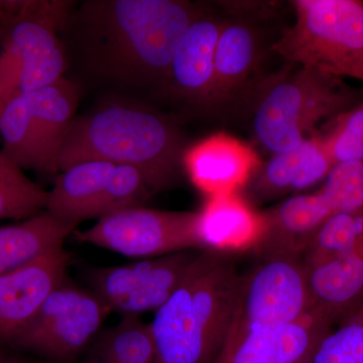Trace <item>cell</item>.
I'll return each instance as SVG.
<instances>
[{"instance_id":"1","label":"cell","mask_w":363,"mask_h":363,"mask_svg":"<svg viewBox=\"0 0 363 363\" xmlns=\"http://www.w3.org/2000/svg\"><path fill=\"white\" fill-rule=\"evenodd\" d=\"M199 11L180 0H88L61 30L67 61L123 92L162 90L184 33Z\"/></svg>"},{"instance_id":"2","label":"cell","mask_w":363,"mask_h":363,"mask_svg":"<svg viewBox=\"0 0 363 363\" xmlns=\"http://www.w3.org/2000/svg\"><path fill=\"white\" fill-rule=\"evenodd\" d=\"M228 252L202 250L150 324L157 363H213L243 285Z\"/></svg>"},{"instance_id":"3","label":"cell","mask_w":363,"mask_h":363,"mask_svg":"<svg viewBox=\"0 0 363 363\" xmlns=\"http://www.w3.org/2000/svg\"><path fill=\"white\" fill-rule=\"evenodd\" d=\"M185 142L168 117L140 105L109 104L76 116L57 161L58 171L100 161L140 169L152 192L175 183Z\"/></svg>"},{"instance_id":"4","label":"cell","mask_w":363,"mask_h":363,"mask_svg":"<svg viewBox=\"0 0 363 363\" xmlns=\"http://www.w3.org/2000/svg\"><path fill=\"white\" fill-rule=\"evenodd\" d=\"M292 65L257 98L252 114L255 140L272 155L296 149L325 124L358 104L359 93L343 79Z\"/></svg>"},{"instance_id":"5","label":"cell","mask_w":363,"mask_h":363,"mask_svg":"<svg viewBox=\"0 0 363 363\" xmlns=\"http://www.w3.org/2000/svg\"><path fill=\"white\" fill-rule=\"evenodd\" d=\"M72 6L65 0L0 1V86L9 99L64 77L61 30Z\"/></svg>"},{"instance_id":"6","label":"cell","mask_w":363,"mask_h":363,"mask_svg":"<svg viewBox=\"0 0 363 363\" xmlns=\"http://www.w3.org/2000/svg\"><path fill=\"white\" fill-rule=\"evenodd\" d=\"M295 21L272 50L294 65L363 82V2L295 0Z\"/></svg>"},{"instance_id":"7","label":"cell","mask_w":363,"mask_h":363,"mask_svg":"<svg viewBox=\"0 0 363 363\" xmlns=\"http://www.w3.org/2000/svg\"><path fill=\"white\" fill-rule=\"evenodd\" d=\"M312 311L303 255L286 253L264 257L262 264L243 278L226 340L294 323Z\"/></svg>"},{"instance_id":"8","label":"cell","mask_w":363,"mask_h":363,"mask_svg":"<svg viewBox=\"0 0 363 363\" xmlns=\"http://www.w3.org/2000/svg\"><path fill=\"white\" fill-rule=\"evenodd\" d=\"M83 242L135 259H152L201 247L198 212L125 208L76 233Z\"/></svg>"},{"instance_id":"9","label":"cell","mask_w":363,"mask_h":363,"mask_svg":"<svg viewBox=\"0 0 363 363\" xmlns=\"http://www.w3.org/2000/svg\"><path fill=\"white\" fill-rule=\"evenodd\" d=\"M109 312L94 293L64 281L9 340L45 357L66 362L89 343Z\"/></svg>"},{"instance_id":"10","label":"cell","mask_w":363,"mask_h":363,"mask_svg":"<svg viewBox=\"0 0 363 363\" xmlns=\"http://www.w3.org/2000/svg\"><path fill=\"white\" fill-rule=\"evenodd\" d=\"M197 255L188 250L98 269L91 278L93 293L124 317L157 311L181 285Z\"/></svg>"},{"instance_id":"11","label":"cell","mask_w":363,"mask_h":363,"mask_svg":"<svg viewBox=\"0 0 363 363\" xmlns=\"http://www.w3.org/2000/svg\"><path fill=\"white\" fill-rule=\"evenodd\" d=\"M334 325L314 311L294 323L228 339L213 363H311Z\"/></svg>"},{"instance_id":"12","label":"cell","mask_w":363,"mask_h":363,"mask_svg":"<svg viewBox=\"0 0 363 363\" xmlns=\"http://www.w3.org/2000/svg\"><path fill=\"white\" fill-rule=\"evenodd\" d=\"M262 162L248 143L225 133L207 136L186 149L183 169L207 198L247 188Z\"/></svg>"},{"instance_id":"13","label":"cell","mask_w":363,"mask_h":363,"mask_svg":"<svg viewBox=\"0 0 363 363\" xmlns=\"http://www.w3.org/2000/svg\"><path fill=\"white\" fill-rule=\"evenodd\" d=\"M70 255L64 247L0 276V336L13 337L65 281Z\"/></svg>"},{"instance_id":"14","label":"cell","mask_w":363,"mask_h":363,"mask_svg":"<svg viewBox=\"0 0 363 363\" xmlns=\"http://www.w3.org/2000/svg\"><path fill=\"white\" fill-rule=\"evenodd\" d=\"M222 23L214 16L198 13L177 48L162 93L207 108L213 81L215 49Z\"/></svg>"},{"instance_id":"15","label":"cell","mask_w":363,"mask_h":363,"mask_svg":"<svg viewBox=\"0 0 363 363\" xmlns=\"http://www.w3.org/2000/svg\"><path fill=\"white\" fill-rule=\"evenodd\" d=\"M334 164L318 133L296 149L272 155L260 164L247 186L257 201H269L323 183Z\"/></svg>"},{"instance_id":"16","label":"cell","mask_w":363,"mask_h":363,"mask_svg":"<svg viewBox=\"0 0 363 363\" xmlns=\"http://www.w3.org/2000/svg\"><path fill=\"white\" fill-rule=\"evenodd\" d=\"M307 278L312 309L333 325L344 323L363 307V245L307 266Z\"/></svg>"},{"instance_id":"17","label":"cell","mask_w":363,"mask_h":363,"mask_svg":"<svg viewBox=\"0 0 363 363\" xmlns=\"http://www.w3.org/2000/svg\"><path fill=\"white\" fill-rule=\"evenodd\" d=\"M198 213L202 250L228 253L255 250L266 231L264 213L240 193L207 198Z\"/></svg>"},{"instance_id":"18","label":"cell","mask_w":363,"mask_h":363,"mask_svg":"<svg viewBox=\"0 0 363 363\" xmlns=\"http://www.w3.org/2000/svg\"><path fill=\"white\" fill-rule=\"evenodd\" d=\"M266 231L255 252L264 257L303 255L308 242L332 215L320 193L298 194L264 212Z\"/></svg>"},{"instance_id":"19","label":"cell","mask_w":363,"mask_h":363,"mask_svg":"<svg viewBox=\"0 0 363 363\" xmlns=\"http://www.w3.org/2000/svg\"><path fill=\"white\" fill-rule=\"evenodd\" d=\"M259 56V35L250 23L223 21L215 49L213 81L207 109H219L233 101L252 75Z\"/></svg>"},{"instance_id":"20","label":"cell","mask_w":363,"mask_h":363,"mask_svg":"<svg viewBox=\"0 0 363 363\" xmlns=\"http://www.w3.org/2000/svg\"><path fill=\"white\" fill-rule=\"evenodd\" d=\"M25 94L32 109L39 147L40 172L56 173L60 150L76 118L79 102L77 85L70 79L62 77Z\"/></svg>"},{"instance_id":"21","label":"cell","mask_w":363,"mask_h":363,"mask_svg":"<svg viewBox=\"0 0 363 363\" xmlns=\"http://www.w3.org/2000/svg\"><path fill=\"white\" fill-rule=\"evenodd\" d=\"M114 166L111 162L88 161L64 169L49 191L45 211L76 227L80 222L97 218L105 183Z\"/></svg>"},{"instance_id":"22","label":"cell","mask_w":363,"mask_h":363,"mask_svg":"<svg viewBox=\"0 0 363 363\" xmlns=\"http://www.w3.org/2000/svg\"><path fill=\"white\" fill-rule=\"evenodd\" d=\"M75 229L47 211L21 223L0 227V276L63 247Z\"/></svg>"},{"instance_id":"23","label":"cell","mask_w":363,"mask_h":363,"mask_svg":"<svg viewBox=\"0 0 363 363\" xmlns=\"http://www.w3.org/2000/svg\"><path fill=\"white\" fill-rule=\"evenodd\" d=\"M4 145L0 157L21 169L40 172V155L32 109L25 93L14 95L0 114Z\"/></svg>"},{"instance_id":"24","label":"cell","mask_w":363,"mask_h":363,"mask_svg":"<svg viewBox=\"0 0 363 363\" xmlns=\"http://www.w3.org/2000/svg\"><path fill=\"white\" fill-rule=\"evenodd\" d=\"M363 245V211L332 215L308 242L303 259L307 266L333 259Z\"/></svg>"},{"instance_id":"25","label":"cell","mask_w":363,"mask_h":363,"mask_svg":"<svg viewBox=\"0 0 363 363\" xmlns=\"http://www.w3.org/2000/svg\"><path fill=\"white\" fill-rule=\"evenodd\" d=\"M49 191L0 157V219L26 220L44 212Z\"/></svg>"},{"instance_id":"26","label":"cell","mask_w":363,"mask_h":363,"mask_svg":"<svg viewBox=\"0 0 363 363\" xmlns=\"http://www.w3.org/2000/svg\"><path fill=\"white\" fill-rule=\"evenodd\" d=\"M155 362L156 348L150 324H143L138 316H126L100 344L93 363Z\"/></svg>"},{"instance_id":"27","label":"cell","mask_w":363,"mask_h":363,"mask_svg":"<svg viewBox=\"0 0 363 363\" xmlns=\"http://www.w3.org/2000/svg\"><path fill=\"white\" fill-rule=\"evenodd\" d=\"M321 138L334 166L363 162V101L324 124Z\"/></svg>"},{"instance_id":"28","label":"cell","mask_w":363,"mask_h":363,"mask_svg":"<svg viewBox=\"0 0 363 363\" xmlns=\"http://www.w3.org/2000/svg\"><path fill=\"white\" fill-rule=\"evenodd\" d=\"M318 192L331 215L363 211V162L335 164Z\"/></svg>"},{"instance_id":"29","label":"cell","mask_w":363,"mask_h":363,"mask_svg":"<svg viewBox=\"0 0 363 363\" xmlns=\"http://www.w3.org/2000/svg\"><path fill=\"white\" fill-rule=\"evenodd\" d=\"M152 194L140 169L128 164H116L105 183L97 218L125 208L140 206Z\"/></svg>"},{"instance_id":"30","label":"cell","mask_w":363,"mask_h":363,"mask_svg":"<svg viewBox=\"0 0 363 363\" xmlns=\"http://www.w3.org/2000/svg\"><path fill=\"white\" fill-rule=\"evenodd\" d=\"M311 363H363V307L322 339Z\"/></svg>"},{"instance_id":"31","label":"cell","mask_w":363,"mask_h":363,"mask_svg":"<svg viewBox=\"0 0 363 363\" xmlns=\"http://www.w3.org/2000/svg\"><path fill=\"white\" fill-rule=\"evenodd\" d=\"M9 102V98L6 97V93L2 90L1 86H0V114L4 111V106Z\"/></svg>"},{"instance_id":"32","label":"cell","mask_w":363,"mask_h":363,"mask_svg":"<svg viewBox=\"0 0 363 363\" xmlns=\"http://www.w3.org/2000/svg\"><path fill=\"white\" fill-rule=\"evenodd\" d=\"M0 363H16V362H11V360H7V359H6V358H4V357H1V355H0Z\"/></svg>"},{"instance_id":"33","label":"cell","mask_w":363,"mask_h":363,"mask_svg":"<svg viewBox=\"0 0 363 363\" xmlns=\"http://www.w3.org/2000/svg\"><path fill=\"white\" fill-rule=\"evenodd\" d=\"M155 363H157V362H155Z\"/></svg>"}]
</instances>
